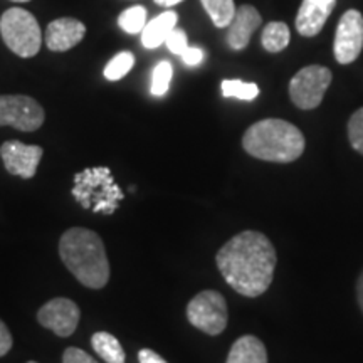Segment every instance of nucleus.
<instances>
[{
	"label": "nucleus",
	"mask_w": 363,
	"mask_h": 363,
	"mask_svg": "<svg viewBox=\"0 0 363 363\" xmlns=\"http://www.w3.org/2000/svg\"><path fill=\"white\" fill-rule=\"evenodd\" d=\"M216 262L222 278L235 293L257 298L269 289L278 254L262 233L242 230L220 247Z\"/></svg>",
	"instance_id": "obj_1"
},
{
	"label": "nucleus",
	"mask_w": 363,
	"mask_h": 363,
	"mask_svg": "<svg viewBox=\"0 0 363 363\" xmlns=\"http://www.w3.org/2000/svg\"><path fill=\"white\" fill-rule=\"evenodd\" d=\"M59 256L86 288L101 289L110 281V262L103 239L84 227H72L61 235Z\"/></svg>",
	"instance_id": "obj_2"
},
{
	"label": "nucleus",
	"mask_w": 363,
	"mask_h": 363,
	"mask_svg": "<svg viewBox=\"0 0 363 363\" xmlns=\"http://www.w3.org/2000/svg\"><path fill=\"white\" fill-rule=\"evenodd\" d=\"M242 147L257 160L291 163L303 155L306 140L289 121L267 118L249 126L242 136Z\"/></svg>",
	"instance_id": "obj_3"
},
{
	"label": "nucleus",
	"mask_w": 363,
	"mask_h": 363,
	"mask_svg": "<svg viewBox=\"0 0 363 363\" xmlns=\"http://www.w3.org/2000/svg\"><path fill=\"white\" fill-rule=\"evenodd\" d=\"M72 197L83 208L110 216L123 201V192L115 184L108 167H93L74 175Z\"/></svg>",
	"instance_id": "obj_4"
},
{
	"label": "nucleus",
	"mask_w": 363,
	"mask_h": 363,
	"mask_svg": "<svg viewBox=\"0 0 363 363\" xmlns=\"http://www.w3.org/2000/svg\"><path fill=\"white\" fill-rule=\"evenodd\" d=\"M0 35L16 56L29 59L39 54L43 34L34 13L21 7H12L0 17Z\"/></svg>",
	"instance_id": "obj_5"
},
{
	"label": "nucleus",
	"mask_w": 363,
	"mask_h": 363,
	"mask_svg": "<svg viewBox=\"0 0 363 363\" xmlns=\"http://www.w3.org/2000/svg\"><path fill=\"white\" fill-rule=\"evenodd\" d=\"M187 320L197 330L217 337L225 330L229 321L225 298L216 289H206L195 294L187 305Z\"/></svg>",
	"instance_id": "obj_6"
},
{
	"label": "nucleus",
	"mask_w": 363,
	"mask_h": 363,
	"mask_svg": "<svg viewBox=\"0 0 363 363\" xmlns=\"http://www.w3.org/2000/svg\"><path fill=\"white\" fill-rule=\"evenodd\" d=\"M333 74L328 67L311 65L299 69L289 81V98L299 110H315L325 98Z\"/></svg>",
	"instance_id": "obj_7"
},
{
	"label": "nucleus",
	"mask_w": 363,
	"mask_h": 363,
	"mask_svg": "<svg viewBox=\"0 0 363 363\" xmlns=\"http://www.w3.org/2000/svg\"><path fill=\"white\" fill-rule=\"evenodd\" d=\"M43 106L26 94H0V126L19 131H35L44 125Z\"/></svg>",
	"instance_id": "obj_8"
},
{
	"label": "nucleus",
	"mask_w": 363,
	"mask_h": 363,
	"mask_svg": "<svg viewBox=\"0 0 363 363\" xmlns=\"http://www.w3.org/2000/svg\"><path fill=\"white\" fill-rule=\"evenodd\" d=\"M363 49V16L350 9L342 16L335 34L333 54L340 65H350L357 61Z\"/></svg>",
	"instance_id": "obj_9"
},
{
	"label": "nucleus",
	"mask_w": 363,
	"mask_h": 363,
	"mask_svg": "<svg viewBox=\"0 0 363 363\" xmlns=\"http://www.w3.org/2000/svg\"><path fill=\"white\" fill-rule=\"evenodd\" d=\"M81 318L79 306L72 299L54 298L39 308L38 321L44 328L54 331L57 337L67 338L78 328Z\"/></svg>",
	"instance_id": "obj_10"
},
{
	"label": "nucleus",
	"mask_w": 363,
	"mask_h": 363,
	"mask_svg": "<svg viewBox=\"0 0 363 363\" xmlns=\"http://www.w3.org/2000/svg\"><path fill=\"white\" fill-rule=\"evenodd\" d=\"M43 153L44 150L38 145H26L17 140H11L0 147V157H2L6 170L11 175L26 180L35 175Z\"/></svg>",
	"instance_id": "obj_11"
},
{
	"label": "nucleus",
	"mask_w": 363,
	"mask_h": 363,
	"mask_svg": "<svg viewBox=\"0 0 363 363\" xmlns=\"http://www.w3.org/2000/svg\"><path fill=\"white\" fill-rule=\"evenodd\" d=\"M86 35V26L72 17L52 21L45 29V45L52 52H66L76 48Z\"/></svg>",
	"instance_id": "obj_12"
},
{
	"label": "nucleus",
	"mask_w": 363,
	"mask_h": 363,
	"mask_svg": "<svg viewBox=\"0 0 363 363\" xmlns=\"http://www.w3.org/2000/svg\"><path fill=\"white\" fill-rule=\"evenodd\" d=\"M262 24L261 13L252 6H240L235 9V13L229 24L227 33V44L234 51H242L247 48L251 35L259 29Z\"/></svg>",
	"instance_id": "obj_13"
},
{
	"label": "nucleus",
	"mask_w": 363,
	"mask_h": 363,
	"mask_svg": "<svg viewBox=\"0 0 363 363\" xmlns=\"http://www.w3.org/2000/svg\"><path fill=\"white\" fill-rule=\"evenodd\" d=\"M337 0H303L296 16V30L303 38H315L321 33Z\"/></svg>",
	"instance_id": "obj_14"
},
{
	"label": "nucleus",
	"mask_w": 363,
	"mask_h": 363,
	"mask_svg": "<svg viewBox=\"0 0 363 363\" xmlns=\"http://www.w3.org/2000/svg\"><path fill=\"white\" fill-rule=\"evenodd\" d=\"M225 363H267L264 343L252 335H244L234 342Z\"/></svg>",
	"instance_id": "obj_15"
},
{
	"label": "nucleus",
	"mask_w": 363,
	"mask_h": 363,
	"mask_svg": "<svg viewBox=\"0 0 363 363\" xmlns=\"http://www.w3.org/2000/svg\"><path fill=\"white\" fill-rule=\"evenodd\" d=\"M179 16L177 12L167 11L148 22L142 30V44L147 49H157L158 45L165 43L172 30L175 29Z\"/></svg>",
	"instance_id": "obj_16"
},
{
	"label": "nucleus",
	"mask_w": 363,
	"mask_h": 363,
	"mask_svg": "<svg viewBox=\"0 0 363 363\" xmlns=\"http://www.w3.org/2000/svg\"><path fill=\"white\" fill-rule=\"evenodd\" d=\"M91 345H93V350L106 363H125L126 360L120 340L108 331H96L91 338Z\"/></svg>",
	"instance_id": "obj_17"
},
{
	"label": "nucleus",
	"mask_w": 363,
	"mask_h": 363,
	"mask_svg": "<svg viewBox=\"0 0 363 363\" xmlns=\"http://www.w3.org/2000/svg\"><path fill=\"white\" fill-rule=\"evenodd\" d=\"M289 40H291V33H289V27L284 22H269L261 35L262 48L271 54L281 52L283 49L288 48Z\"/></svg>",
	"instance_id": "obj_18"
},
{
	"label": "nucleus",
	"mask_w": 363,
	"mask_h": 363,
	"mask_svg": "<svg viewBox=\"0 0 363 363\" xmlns=\"http://www.w3.org/2000/svg\"><path fill=\"white\" fill-rule=\"evenodd\" d=\"M201 2L216 27L219 29L229 27L235 13L234 0H201Z\"/></svg>",
	"instance_id": "obj_19"
},
{
	"label": "nucleus",
	"mask_w": 363,
	"mask_h": 363,
	"mask_svg": "<svg viewBox=\"0 0 363 363\" xmlns=\"http://www.w3.org/2000/svg\"><path fill=\"white\" fill-rule=\"evenodd\" d=\"M118 24L128 34L142 33L143 27L147 26V9L143 6H133L118 17Z\"/></svg>",
	"instance_id": "obj_20"
},
{
	"label": "nucleus",
	"mask_w": 363,
	"mask_h": 363,
	"mask_svg": "<svg viewBox=\"0 0 363 363\" xmlns=\"http://www.w3.org/2000/svg\"><path fill=\"white\" fill-rule=\"evenodd\" d=\"M133 66H135L133 54L128 51L116 54V56L108 62L106 67H104V78L108 81H120L121 78H125V76L128 74Z\"/></svg>",
	"instance_id": "obj_21"
},
{
	"label": "nucleus",
	"mask_w": 363,
	"mask_h": 363,
	"mask_svg": "<svg viewBox=\"0 0 363 363\" xmlns=\"http://www.w3.org/2000/svg\"><path fill=\"white\" fill-rule=\"evenodd\" d=\"M222 94L225 98H239L252 101L259 94V88L256 83H242L239 79H224L222 81Z\"/></svg>",
	"instance_id": "obj_22"
},
{
	"label": "nucleus",
	"mask_w": 363,
	"mask_h": 363,
	"mask_svg": "<svg viewBox=\"0 0 363 363\" xmlns=\"http://www.w3.org/2000/svg\"><path fill=\"white\" fill-rule=\"evenodd\" d=\"M172 76H174V67L169 61H160L153 69L152 76V91L153 96H163L170 88Z\"/></svg>",
	"instance_id": "obj_23"
},
{
	"label": "nucleus",
	"mask_w": 363,
	"mask_h": 363,
	"mask_svg": "<svg viewBox=\"0 0 363 363\" xmlns=\"http://www.w3.org/2000/svg\"><path fill=\"white\" fill-rule=\"evenodd\" d=\"M348 140L352 147L363 155V108L353 113L348 121Z\"/></svg>",
	"instance_id": "obj_24"
},
{
	"label": "nucleus",
	"mask_w": 363,
	"mask_h": 363,
	"mask_svg": "<svg viewBox=\"0 0 363 363\" xmlns=\"http://www.w3.org/2000/svg\"><path fill=\"white\" fill-rule=\"evenodd\" d=\"M165 44H167V48H169L170 52L177 54V56H182V54L187 51V48H189L187 34H185L182 29H177L175 27V29L170 33L169 38H167Z\"/></svg>",
	"instance_id": "obj_25"
},
{
	"label": "nucleus",
	"mask_w": 363,
	"mask_h": 363,
	"mask_svg": "<svg viewBox=\"0 0 363 363\" xmlns=\"http://www.w3.org/2000/svg\"><path fill=\"white\" fill-rule=\"evenodd\" d=\"M62 363H98V362L84 350H79V348L76 347H69L66 348L65 353H62Z\"/></svg>",
	"instance_id": "obj_26"
},
{
	"label": "nucleus",
	"mask_w": 363,
	"mask_h": 363,
	"mask_svg": "<svg viewBox=\"0 0 363 363\" xmlns=\"http://www.w3.org/2000/svg\"><path fill=\"white\" fill-rule=\"evenodd\" d=\"M12 343H13V340H12L11 331H9L6 323L0 320V357H6L7 353L11 352Z\"/></svg>",
	"instance_id": "obj_27"
},
{
	"label": "nucleus",
	"mask_w": 363,
	"mask_h": 363,
	"mask_svg": "<svg viewBox=\"0 0 363 363\" xmlns=\"http://www.w3.org/2000/svg\"><path fill=\"white\" fill-rule=\"evenodd\" d=\"M187 66H197L203 61V51L199 48H187V51L180 56Z\"/></svg>",
	"instance_id": "obj_28"
},
{
	"label": "nucleus",
	"mask_w": 363,
	"mask_h": 363,
	"mask_svg": "<svg viewBox=\"0 0 363 363\" xmlns=\"http://www.w3.org/2000/svg\"><path fill=\"white\" fill-rule=\"evenodd\" d=\"M138 362L140 363H167V360H163L158 353L150 350V348H143V350L138 352Z\"/></svg>",
	"instance_id": "obj_29"
},
{
	"label": "nucleus",
	"mask_w": 363,
	"mask_h": 363,
	"mask_svg": "<svg viewBox=\"0 0 363 363\" xmlns=\"http://www.w3.org/2000/svg\"><path fill=\"white\" fill-rule=\"evenodd\" d=\"M357 301L363 313V271H362V274L358 276V281H357Z\"/></svg>",
	"instance_id": "obj_30"
},
{
	"label": "nucleus",
	"mask_w": 363,
	"mask_h": 363,
	"mask_svg": "<svg viewBox=\"0 0 363 363\" xmlns=\"http://www.w3.org/2000/svg\"><path fill=\"white\" fill-rule=\"evenodd\" d=\"M153 2L157 4V6H162V7H174V6H177V4H180V2H184V0H153Z\"/></svg>",
	"instance_id": "obj_31"
},
{
	"label": "nucleus",
	"mask_w": 363,
	"mask_h": 363,
	"mask_svg": "<svg viewBox=\"0 0 363 363\" xmlns=\"http://www.w3.org/2000/svg\"><path fill=\"white\" fill-rule=\"evenodd\" d=\"M11 2H17V4H24V2H30V0H11Z\"/></svg>",
	"instance_id": "obj_32"
},
{
	"label": "nucleus",
	"mask_w": 363,
	"mask_h": 363,
	"mask_svg": "<svg viewBox=\"0 0 363 363\" xmlns=\"http://www.w3.org/2000/svg\"><path fill=\"white\" fill-rule=\"evenodd\" d=\"M27 363H38V362H27Z\"/></svg>",
	"instance_id": "obj_33"
}]
</instances>
